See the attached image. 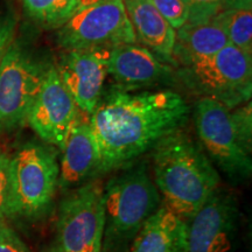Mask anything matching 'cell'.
Segmentation results:
<instances>
[{
    "mask_svg": "<svg viewBox=\"0 0 252 252\" xmlns=\"http://www.w3.org/2000/svg\"><path fill=\"white\" fill-rule=\"evenodd\" d=\"M190 113L187 100L169 89L133 93L115 88L100 94L89 117L99 156L96 175L131 165L184 130Z\"/></svg>",
    "mask_w": 252,
    "mask_h": 252,
    "instance_id": "6da1fadb",
    "label": "cell"
},
{
    "mask_svg": "<svg viewBox=\"0 0 252 252\" xmlns=\"http://www.w3.org/2000/svg\"><path fill=\"white\" fill-rule=\"evenodd\" d=\"M153 172L162 206L187 222L220 188L217 168L198 140L184 130L154 147Z\"/></svg>",
    "mask_w": 252,
    "mask_h": 252,
    "instance_id": "7a4b0ae2",
    "label": "cell"
},
{
    "mask_svg": "<svg viewBox=\"0 0 252 252\" xmlns=\"http://www.w3.org/2000/svg\"><path fill=\"white\" fill-rule=\"evenodd\" d=\"M102 252H128L151 216L162 206L161 195L145 163L112 176L103 187Z\"/></svg>",
    "mask_w": 252,
    "mask_h": 252,
    "instance_id": "3957f363",
    "label": "cell"
},
{
    "mask_svg": "<svg viewBox=\"0 0 252 252\" xmlns=\"http://www.w3.org/2000/svg\"><path fill=\"white\" fill-rule=\"evenodd\" d=\"M60 165L48 144L27 141L9 160L6 217L33 220L52 206L59 189Z\"/></svg>",
    "mask_w": 252,
    "mask_h": 252,
    "instance_id": "277c9868",
    "label": "cell"
},
{
    "mask_svg": "<svg viewBox=\"0 0 252 252\" xmlns=\"http://www.w3.org/2000/svg\"><path fill=\"white\" fill-rule=\"evenodd\" d=\"M52 64L21 39L13 40L0 64V135L13 133L26 124Z\"/></svg>",
    "mask_w": 252,
    "mask_h": 252,
    "instance_id": "5b68a950",
    "label": "cell"
},
{
    "mask_svg": "<svg viewBox=\"0 0 252 252\" xmlns=\"http://www.w3.org/2000/svg\"><path fill=\"white\" fill-rule=\"evenodd\" d=\"M175 72L194 94L215 99L230 110L251 99L252 56L230 43L215 55L176 68Z\"/></svg>",
    "mask_w": 252,
    "mask_h": 252,
    "instance_id": "8992f818",
    "label": "cell"
},
{
    "mask_svg": "<svg viewBox=\"0 0 252 252\" xmlns=\"http://www.w3.org/2000/svg\"><path fill=\"white\" fill-rule=\"evenodd\" d=\"M193 116L198 143L213 165L232 182L248 181L252 175L251 152L239 139L230 109L215 99L200 97Z\"/></svg>",
    "mask_w": 252,
    "mask_h": 252,
    "instance_id": "52a82bcc",
    "label": "cell"
},
{
    "mask_svg": "<svg viewBox=\"0 0 252 252\" xmlns=\"http://www.w3.org/2000/svg\"><path fill=\"white\" fill-rule=\"evenodd\" d=\"M104 236L103 187L88 181L72 189L59 207L52 252H102Z\"/></svg>",
    "mask_w": 252,
    "mask_h": 252,
    "instance_id": "ba28073f",
    "label": "cell"
},
{
    "mask_svg": "<svg viewBox=\"0 0 252 252\" xmlns=\"http://www.w3.org/2000/svg\"><path fill=\"white\" fill-rule=\"evenodd\" d=\"M58 45L62 50L109 48L135 43L134 31L122 0L78 9L59 28Z\"/></svg>",
    "mask_w": 252,
    "mask_h": 252,
    "instance_id": "9c48e42d",
    "label": "cell"
},
{
    "mask_svg": "<svg viewBox=\"0 0 252 252\" xmlns=\"http://www.w3.org/2000/svg\"><path fill=\"white\" fill-rule=\"evenodd\" d=\"M239 219L236 195L219 188L188 220V252H236Z\"/></svg>",
    "mask_w": 252,
    "mask_h": 252,
    "instance_id": "30bf717a",
    "label": "cell"
},
{
    "mask_svg": "<svg viewBox=\"0 0 252 252\" xmlns=\"http://www.w3.org/2000/svg\"><path fill=\"white\" fill-rule=\"evenodd\" d=\"M77 115L76 103L52 64L28 113L27 124L43 143L62 150Z\"/></svg>",
    "mask_w": 252,
    "mask_h": 252,
    "instance_id": "8fae6325",
    "label": "cell"
},
{
    "mask_svg": "<svg viewBox=\"0 0 252 252\" xmlns=\"http://www.w3.org/2000/svg\"><path fill=\"white\" fill-rule=\"evenodd\" d=\"M110 52L109 48L63 50L55 64L78 110L88 116L93 113L103 93Z\"/></svg>",
    "mask_w": 252,
    "mask_h": 252,
    "instance_id": "7c38bea8",
    "label": "cell"
},
{
    "mask_svg": "<svg viewBox=\"0 0 252 252\" xmlns=\"http://www.w3.org/2000/svg\"><path fill=\"white\" fill-rule=\"evenodd\" d=\"M108 74L116 81L117 88L126 91L176 80V72L168 63L161 61L146 47L135 43H126L111 49Z\"/></svg>",
    "mask_w": 252,
    "mask_h": 252,
    "instance_id": "4fadbf2b",
    "label": "cell"
},
{
    "mask_svg": "<svg viewBox=\"0 0 252 252\" xmlns=\"http://www.w3.org/2000/svg\"><path fill=\"white\" fill-rule=\"evenodd\" d=\"M61 151L60 189L70 191L96 176L99 156L89 119L86 121L78 113Z\"/></svg>",
    "mask_w": 252,
    "mask_h": 252,
    "instance_id": "5bb4252c",
    "label": "cell"
},
{
    "mask_svg": "<svg viewBox=\"0 0 252 252\" xmlns=\"http://www.w3.org/2000/svg\"><path fill=\"white\" fill-rule=\"evenodd\" d=\"M135 37L161 61L173 64L175 30L151 0H122Z\"/></svg>",
    "mask_w": 252,
    "mask_h": 252,
    "instance_id": "9a60e30c",
    "label": "cell"
},
{
    "mask_svg": "<svg viewBox=\"0 0 252 252\" xmlns=\"http://www.w3.org/2000/svg\"><path fill=\"white\" fill-rule=\"evenodd\" d=\"M128 252H188V222L161 206L139 230Z\"/></svg>",
    "mask_w": 252,
    "mask_h": 252,
    "instance_id": "2e32d148",
    "label": "cell"
},
{
    "mask_svg": "<svg viewBox=\"0 0 252 252\" xmlns=\"http://www.w3.org/2000/svg\"><path fill=\"white\" fill-rule=\"evenodd\" d=\"M228 45L225 33L213 20L204 24L186 23L175 31L173 64L176 68L193 64L215 55Z\"/></svg>",
    "mask_w": 252,
    "mask_h": 252,
    "instance_id": "e0dca14e",
    "label": "cell"
},
{
    "mask_svg": "<svg viewBox=\"0 0 252 252\" xmlns=\"http://www.w3.org/2000/svg\"><path fill=\"white\" fill-rule=\"evenodd\" d=\"M27 14L41 27H62L78 11L77 0H23Z\"/></svg>",
    "mask_w": 252,
    "mask_h": 252,
    "instance_id": "ac0fdd59",
    "label": "cell"
},
{
    "mask_svg": "<svg viewBox=\"0 0 252 252\" xmlns=\"http://www.w3.org/2000/svg\"><path fill=\"white\" fill-rule=\"evenodd\" d=\"M213 21L222 28L230 45L252 56V11H220L216 17H214Z\"/></svg>",
    "mask_w": 252,
    "mask_h": 252,
    "instance_id": "d6986e66",
    "label": "cell"
},
{
    "mask_svg": "<svg viewBox=\"0 0 252 252\" xmlns=\"http://www.w3.org/2000/svg\"><path fill=\"white\" fill-rule=\"evenodd\" d=\"M223 0H182L188 9L187 24L209 23L222 9Z\"/></svg>",
    "mask_w": 252,
    "mask_h": 252,
    "instance_id": "ffe728a7",
    "label": "cell"
},
{
    "mask_svg": "<svg viewBox=\"0 0 252 252\" xmlns=\"http://www.w3.org/2000/svg\"><path fill=\"white\" fill-rule=\"evenodd\" d=\"M235 130L247 150L252 152V109L251 102H247L230 110Z\"/></svg>",
    "mask_w": 252,
    "mask_h": 252,
    "instance_id": "44dd1931",
    "label": "cell"
},
{
    "mask_svg": "<svg viewBox=\"0 0 252 252\" xmlns=\"http://www.w3.org/2000/svg\"><path fill=\"white\" fill-rule=\"evenodd\" d=\"M151 1L174 30H178L187 23L188 9L182 0H151Z\"/></svg>",
    "mask_w": 252,
    "mask_h": 252,
    "instance_id": "7402d4cb",
    "label": "cell"
},
{
    "mask_svg": "<svg viewBox=\"0 0 252 252\" xmlns=\"http://www.w3.org/2000/svg\"><path fill=\"white\" fill-rule=\"evenodd\" d=\"M18 28V17L13 8L0 11V64L8 47L15 39Z\"/></svg>",
    "mask_w": 252,
    "mask_h": 252,
    "instance_id": "603a6c76",
    "label": "cell"
},
{
    "mask_svg": "<svg viewBox=\"0 0 252 252\" xmlns=\"http://www.w3.org/2000/svg\"><path fill=\"white\" fill-rule=\"evenodd\" d=\"M0 252H32L11 226L0 222Z\"/></svg>",
    "mask_w": 252,
    "mask_h": 252,
    "instance_id": "cb8c5ba5",
    "label": "cell"
},
{
    "mask_svg": "<svg viewBox=\"0 0 252 252\" xmlns=\"http://www.w3.org/2000/svg\"><path fill=\"white\" fill-rule=\"evenodd\" d=\"M9 160L11 157L0 150V222H2L7 212L9 188Z\"/></svg>",
    "mask_w": 252,
    "mask_h": 252,
    "instance_id": "d4e9b609",
    "label": "cell"
},
{
    "mask_svg": "<svg viewBox=\"0 0 252 252\" xmlns=\"http://www.w3.org/2000/svg\"><path fill=\"white\" fill-rule=\"evenodd\" d=\"M228 9H249V11H252V0H223L220 11H228Z\"/></svg>",
    "mask_w": 252,
    "mask_h": 252,
    "instance_id": "484cf974",
    "label": "cell"
},
{
    "mask_svg": "<svg viewBox=\"0 0 252 252\" xmlns=\"http://www.w3.org/2000/svg\"><path fill=\"white\" fill-rule=\"evenodd\" d=\"M105 1H110V0H77L78 9L90 7V6L102 4V2H105Z\"/></svg>",
    "mask_w": 252,
    "mask_h": 252,
    "instance_id": "4316f807",
    "label": "cell"
},
{
    "mask_svg": "<svg viewBox=\"0 0 252 252\" xmlns=\"http://www.w3.org/2000/svg\"><path fill=\"white\" fill-rule=\"evenodd\" d=\"M41 252H52V251H50V249H45V250H42Z\"/></svg>",
    "mask_w": 252,
    "mask_h": 252,
    "instance_id": "83f0119b",
    "label": "cell"
}]
</instances>
